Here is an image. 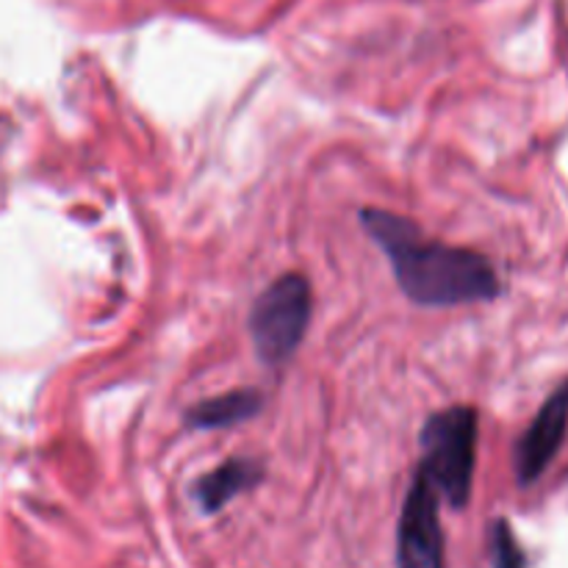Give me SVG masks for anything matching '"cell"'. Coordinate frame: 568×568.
I'll return each instance as SVG.
<instances>
[{
    "label": "cell",
    "mask_w": 568,
    "mask_h": 568,
    "mask_svg": "<svg viewBox=\"0 0 568 568\" xmlns=\"http://www.w3.org/2000/svg\"><path fill=\"white\" fill-rule=\"evenodd\" d=\"M566 433H568V381L560 383V386L549 394L547 403L541 405L536 419L530 422V427L521 433L519 444H516L514 466H516V480H519V486H532V483L549 469L555 455H558L560 447H564Z\"/></svg>",
    "instance_id": "obj_5"
},
{
    "label": "cell",
    "mask_w": 568,
    "mask_h": 568,
    "mask_svg": "<svg viewBox=\"0 0 568 568\" xmlns=\"http://www.w3.org/2000/svg\"><path fill=\"white\" fill-rule=\"evenodd\" d=\"M361 225L392 261L394 277L410 303L427 308H453V305L488 303L503 292L497 272L486 255L430 242L405 216L383 209H364Z\"/></svg>",
    "instance_id": "obj_1"
},
{
    "label": "cell",
    "mask_w": 568,
    "mask_h": 568,
    "mask_svg": "<svg viewBox=\"0 0 568 568\" xmlns=\"http://www.w3.org/2000/svg\"><path fill=\"white\" fill-rule=\"evenodd\" d=\"M264 480V466L253 458H231L194 483V499L203 514H220L231 499Z\"/></svg>",
    "instance_id": "obj_6"
},
{
    "label": "cell",
    "mask_w": 568,
    "mask_h": 568,
    "mask_svg": "<svg viewBox=\"0 0 568 568\" xmlns=\"http://www.w3.org/2000/svg\"><path fill=\"white\" fill-rule=\"evenodd\" d=\"M480 419L471 405L438 410L422 427L419 469L433 480L449 508L464 510L471 499Z\"/></svg>",
    "instance_id": "obj_2"
},
{
    "label": "cell",
    "mask_w": 568,
    "mask_h": 568,
    "mask_svg": "<svg viewBox=\"0 0 568 568\" xmlns=\"http://www.w3.org/2000/svg\"><path fill=\"white\" fill-rule=\"evenodd\" d=\"M264 399L255 388H242V392H227L220 397H211L186 410L189 430H225V427L242 425L253 419L261 410Z\"/></svg>",
    "instance_id": "obj_7"
},
{
    "label": "cell",
    "mask_w": 568,
    "mask_h": 568,
    "mask_svg": "<svg viewBox=\"0 0 568 568\" xmlns=\"http://www.w3.org/2000/svg\"><path fill=\"white\" fill-rule=\"evenodd\" d=\"M311 283L297 272L277 277L255 300L250 311V336L258 358L281 366L297 353L311 322Z\"/></svg>",
    "instance_id": "obj_3"
},
{
    "label": "cell",
    "mask_w": 568,
    "mask_h": 568,
    "mask_svg": "<svg viewBox=\"0 0 568 568\" xmlns=\"http://www.w3.org/2000/svg\"><path fill=\"white\" fill-rule=\"evenodd\" d=\"M438 497L430 477L416 466L397 527V568H447Z\"/></svg>",
    "instance_id": "obj_4"
},
{
    "label": "cell",
    "mask_w": 568,
    "mask_h": 568,
    "mask_svg": "<svg viewBox=\"0 0 568 568\" xmlns=\"http://www.w3.org/2000/svg\"><path fill=\"white\" fill-rule=\"evenodd\" d=\"M488 555H491V568H527L525 549L505 519H497L488 530Z\"/></svg>",
    "instance_id": "obj_8"
}]
</instances>
